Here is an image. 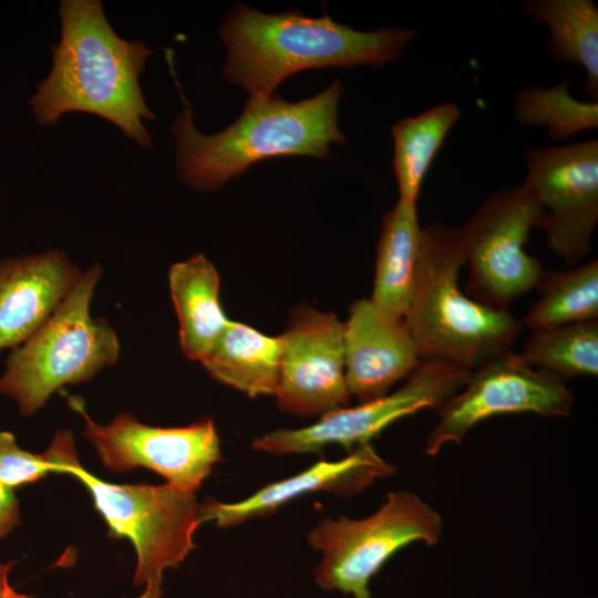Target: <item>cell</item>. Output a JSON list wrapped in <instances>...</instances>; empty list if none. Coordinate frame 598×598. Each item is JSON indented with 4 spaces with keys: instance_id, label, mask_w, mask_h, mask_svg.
Listing matches in <instances>:
<instances>
[{
    "instance_id": "6da1fadb",
    "label": "cell",
    "mask_w": 598,
    "mask_h": 598,
    "mask_svg": "<svg viewBox=\"0 0 598 598\" xmlns=\"http://www.w3.org/2000/svg\"><path fill=\"white\" fill-rule=\"evenodd\" d=\"M59 17L51 71L29 100L38 124L51 126L64 114L89 113L114 124L140 147H150L144 122L156 117L140 79L151 49L142 40L120 37L100 0H62Z\"/></svg>"
},
{
    "instance_id": "7a4b0ae2",
    "label": "cell",
    "mask_w": 598,
    "mask_h": 598,
    "mask_svg": "<svg viewBox=\"0 0 598 598\" xmlns=\"http://www.w3.org/2000/svg\"><path fill=\"white\" fill-rule=\"evenodd\" d=\"M182 110L173 120L175 168L178 177L199 192H213L267 158L311 156L326 158L331 144H343L339 103L343 85L334 79L322 92L298 102L281 96L250 95L240 116L225 130L206 135L177 80L172 51H167Z\"/></svg>"
},
{
    "instance_id": "3957f363",
    "label": "cell",
    "mask_w": 598,
    "mask_h": 598,
    "mask_svg": "<svg viewBox=\"0 0 598 598\" xmlns=\"http://www.w3.org/2000/svg\"><path fill=\"white\" fill-rule=\"evenodd\" d=\"M226 48L224 78L250 95L270 96L297 72L322 68L382 66L396 61L416 30H355L298 11L264 13L237 4L218 30Z\"/></svg>"
},
{
    "instance_id": "277c9868",
    "label": "cell",
    "mask_w": 598,
    "mask_h": 598,
    "mask_svg": "<svg viewBox=\"0 0 598 598\" xmlns=\"http://www.w3.org/2000/svg\"><path fill=\"white\" fill-rule=\"evenodd\" d=\"M463 266L458 227H422L419 274L404 321L422 360L473 371L512 351L523 324L509 310L466 295L460 287Z\"/></svg>"
},
{
    "instance_id": "5b68a950",
    "label": "cell",
    "mask_w": 598,
    "mask_h": 598,
    "mask_svg": "<svg viewBox=\"0 0 598 598\" xmlns=\"http://www.w3.org/2000/svg\"><path fill=\"white\" fill-rule=\"evenodd\" d=\"M102 274L99 264L82 272L52 316L9 354L0 393L12 398L22 415L35 413L64 385L85 382L117 361L115 331L90 313Z\"/></svg>"
},
{
    "instance_id": "8992f818",
    "label": "cell",
    "mask_w": 598,
    "mask_h": 598,
    "mask_svg": "<svg viewBox=\"0 0 598 598\" xmlns=\"http://www.w3.org/2000/svg\"><path fill=\"white\" fill-rule=\"evenodd\" d=\"M442 530L441 515L419 495L391 492L368 517H327L312 528L308 543L321 553L315 579L323 589L370 598V581L386 560L412 543L436 544Z\"/></svg>"
},
{
    "instance_id": "52a82bcc",
    "label": "cell",
    "mask_w": 598,
    "mask_h": 598,
    "mask_svg": "<svg viewBox=\"0 0 598 598\" xmlns=\"http://www.w3.org/2000/svg\"><path fill=\"white\" fill-rule=\"evenodd\" d=\"M90 492L113 538L128 539L136 551V586L162 582L194 548L202 524L194 492L164 485L115 484L100 480L79 463L68 470Z\"/></svg>"
},
{
    "instance_id": "ba28073f",
    "label": "cell",
    "mask_w": 598,
    "mask_h": 598,
    "mask_svg": "<svg viewBox=\"0 0 598 598\" xmlns=\"http://www.w3.org/2000/svg\"><path fill=\"white\" fill-rule=\"evenodd\" d=\"M540 208L524 185L491 193L458 227L460 249L467 266L465 293L495 309L535 289L544 270L525 250Z\"/></svg>"
},
{
    "instance_id": "9c48e42d",
    "label": "cell",
    "mask_w": 598,
    "mask_h": 598,
    "mask_svg": "<svg viewBox=\"0 0 598 598\" xmlns=\"http://www.w3.org/2000/svg\"><path fill=\"white\" fill-rule=\"evenodd\" d=\"M472 371L442 361L422 360L406 382L385 395L330 412L308 426L281 429L257 437L252 447L275 454L319 452L340 445L348 453L395 421L424 409H439L467 382Z\"/></svg>"
},
{
    "instance_id": "30bf717a",
    "label": "cell",
    "mask_w": 598,
    "mask_h": 598,
    "mask_svg": "<svg viewBox=\"0 0 598 598\" xmlns=\"http://www.w3.org/2000/svg\"><path fill=\"white\" fill-rule=\"evenodd\" d=\"M526 167L523 184L540 208L536 227L557 257L579 265L598 224V141L532 150Z\"/></svg>"
},
{
    "instance_id": "8fae6325",
    "label": "cell",
    "mask_w": 598,
    "mask_h": 598,
    "mask_svg": "<svg viewBox=\"0 0 598 598\" xmlns=\"http://www.w3.org/2000/svg\"><path fill=\"white\" fill-rule=\"evenodd\" d=\"M70 404L82 414L84 436L112 472L145 467L168 484L195 493L220 460V442L212 419L186 426L157 427L122 413L101 425L87 415L81 399L73 396Z\"/></svg>"
},
{
    "instance_id": "7c38bea8",
    "label": "cell",
    "mask_w": 598,
    "mask_h": 598,
    "mask_svg": "<svg viewBox=\"0 0 598 598\" xmlns=\"http://www.w3.org/2000/svg\"><path fill=\"white\" fill-rule=\"evenodd\" d=\"M573 405V393L563 381L526 364L512 350L473 370L465 385L437 409L425 453L434 456L446 444H461L472 427L493 416H567Z\"/></svg>"
},
{
    "instance_id": "4fadbf2b",
    "label": "cell",
    "mask_w": 598,
    "mask_h": 598,
    "mask_svg": "<svg viewBox=\"0 0 598 598\" xmlns=\"http://www.w3.org/2000/svg\"><path fill=\"white\" fill-rule=\"evenodd\" d=\"M280 340V371L274 396L280 411L323 416L349 405L343 322L333 312L296 308Z\"/></svg>"
},
{
    "instance_id": "5bb4252c",
    "label": "cell",
    "mask_w": 598,
    "mask_h": 598,
    "mask_svg": "<svg viewBox=\"0 0 598 598\" xmlns=\"http://www.w3.org/2000/svg\"><path fill=\"white\" fill-rule=\"evenodd\" d=\"M343 349L347 385L359 402L385 395L422 362L404 318L371 298L350 306L343 322Z\"/></svg>"
},
{
    "instance_id": "9a60e30c",
    "label": "cell",
    "mask_w": 598,
    "mask_h": 598,
    "mask_svg": "<svg viewBox=\"0 0 598 598\" xmlns=\"http://www.w3.org/2000/svg\"><path fill=\"white\" fill-rule=\"evenodd\" d=\"M395 467L369 444L358 446L338 461H319L305 471L268 484L236 503L209 499L200 504V518L227 527L271 514L305 494L327 492L351 496L392 475Z\"/></svg>"
},
{
    "instance_id": "2e32d148",
    "label": "cell",
    "mask_w": 598,
    "mask_h": 598,
    "mask_svg": "<svg viewBox=\"0 0 598 598\" xmlns=\"http://www.w3.org/2000/svg\"><path fill=\"white\" fill-rule=\"evenodd\" d=\"M82 272L58 249L0 260V351L19 347L56 310Z\"/></svg>"
},
{
    "instance_id": "e0dca14e",
    "label": "cell",
    "mask_w": 598,
    "mask_h": 598,
    "mask_svg": "<svg viewBox=\"0 0 598 598\" xmlns=\"http://www.w3.org/2000/svg\"><path fill=\"white\" fill-rule=\"evenodd\" d=\"M168 286L179 323L181 349L187 359L202 362L229 322L220 303L219 275L204 255L197 254L169 268Z\"/></svg>"
},
{
    "instance_id": "ac0fdd59",
    "label": "cell",
    "mask_w": 598,
    "mask_h": 598,
    "mask_svg": "<svg viewBox=\"0 0 598 598\" xmlns=\"http://www.w3.org/2000/svg\"><path fill=\"white\" fill-rule=\"evenodd\" d=\"M421 235L416 204L399 198L382 217L371 300L401 318L416 285Z\"/></svg>"
},
{
    "instance_id": "d6986e66",
    "label": "cell",
    "mask_w": 598,
    "mask_h": 598,
    "mask_svg": "<svg viewBox=\"0 0 598 598\" xmlns=\"http://www.w3.org/2000/svg\"><path fill=\"white\" fill-rule=\"evenodd\" d=\"M279 337L229 320L210 353L200 362L212 378L250 398L274 395L280 371Z\"/></svg>"
},
{
    "instance_id": "ffe728a7",
    "label": "cell",
    "mask_w": 598,
    "mask_h": 598,
    "mask_svg": "<svg viewBox=\"0 0 598 598\" xmlns=\"http://www.w3.org/2000/svg\"><path fill=\"white\" fill-rule=\"evenodd\" d=\"M528 14L549 30L548 52L559 62L581 65L584 90L592 102L598 96V8L592 0H529Z\"/></svg>"
},
{
    "instance_id": "44dd1931",
    "label": "cell",
    "mask_w": 598,
    "mask_h": 598,
    "mask_svg": "<svg viewBox=\"0 0 598 598\" xmlns=\"http://www.w3.org/2000/svg\"><path fill=\"white\" fill-rule=\"evenodd\" d=\"M461 115L456 104L446 102L402 118L391 127L392 171L400 199L417 203L426 173Z\"/></svg>"
},
{
    "instance_id": "7402d4cb",
    "label": "cell",
    "mask_w": 598,
    "mask_h": 598,
    "mask_svg": "<svg viewBox=\"0 0 598 598\" xmlns=\"http://www.w3.org/2000/svg\"><path fill=\"white\" fill-rule=\"evenodd\" d=\"M538 299L522 321L530 330L598 319V260L567 270H543Z\"/></svg>"
},
{
    "instance_id": "603a6c76",
    "label": "cell",
    "mask_w": 598,
    "mask_h": 598,
    "mask_svg": "<svg viewBox=\"0 0 598 598\" xmlns=\"http://www.w3.org/2000/svg\"><path fill=\"white\" fill-rule=\"evenodd\" d=\"M520 359L558 380L598 374V319L532 330Z\"/></svg>"
},
{
    "instance_id": "cb8c5ba5",
    "label": "cell",
    "mask_w": 598,
    "mask_h": 598,
    "mask_svg": "<svg viewBox=\"0 0 598 598\" xmlns=\"http://www.w3.org/2000/svg\"><path fill=\"white\" fill-rule=\"evenodd\" d=\"M514 114L522 125L546 126L553 141L598 127V103L576 100L568 79L549 89L525 86L515 96Z\"/></svg>"
},
{
    "instance_id": "d4e9b609",
    "label": "cell",
    "mask_w": 598,
    "mask_h": 598,
    "mask_svg": "<svg viewBox=\"0 0 598 598\" xmlns=\"http://www.w3.org/2000/svg\"><path fill=\"white\" fill-rule=\"evenodd\" d=\"M76 463L75 444L69 431H59L42 454L22 450L12 433L0 431V483L7 487L31 484L51 473L66 474Z\"/></svg>"
},
{
    "instance_id": "484cf974",
    "label": "cell",
    "mask_w": 598,
    "mask_h": 598,
    "mask_svg": "<svg viewBox=\"0 0 598 598\" xmlns=\"http://www.w3.org/2000/svg\"><path fill=\"white\" fill-rule=\"evenodd\" d=\"M19 501L12 488L0 483V537L7 536L19 524Z\"/></svg>"
},
{
    "instance_id": "4316f807",
    "label": "cell",
    "mask_w": 598,
    "mask_h": 598,
    "mask_svg": "<svg viewBox=\"0 0 598 598\" xmlns=\"http://www.w3.org/2000/svg\"><path fill=\"white\" fill-rule=\"evenodd\" d=\"M13 561L0 564V598H31L30 595L17 591L9 581V573Z\"/></svg>"
},
{
    "instance_id": "83f0119b",
    "label": "cell",
    "mask_w": 598,
    "mask_h": 598,
    "mask_svg": "<svg viewBox=\"0 0 598 598\" xmlns=\"http://www.w3.org/2000/svg\"><path fill=\"white\" fill-rule=\"evenodd\" d=\"M161 586H162V582L146 585L144 592L137 598H161V594H162Z\"/></svg>"
}]
</instances>
